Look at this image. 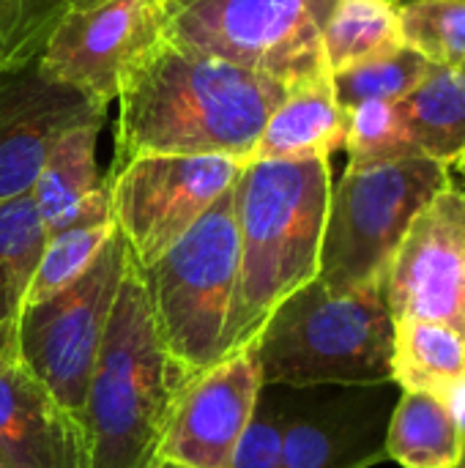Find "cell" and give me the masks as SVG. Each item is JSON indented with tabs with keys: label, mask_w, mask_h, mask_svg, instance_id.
Returning <instances> with one entry per match:
<instances>
[{
	"label": "cell",
	"mask_w": 465,
	"mask_h": 468,
	"mask_svg": "<svg viewBox=\"0 0 465 468\" xmlns=\"http://www.w3.org/2000/svg\"><path fill=\"white\" fill-rule=\"evenodd\" d=\"M156 468H184V466H175V463H164V461H159Z\"/></svg>",
	"instance_id": "cell-32"
},
{
	"label": "cell",
	"mask_w": 465,
	"mask_h": 468,
	"mask_svg": "<svg viewBox=\"0 0 465 468\" xmlns=\"http://www.w3.org/2000/svg\"><path fill=\"white\" fill-rule=\"evenodd\" d=\"M230 468H282V411L263 395Z\"/></svg>",
	"instance_id": "cell-28"
},
{
	"label": "cell",
	"mask_w": 465,
	"mask_h": 468,
	"mask_svg": "<svg viewBox=\"0 0 465 468\" xmlns=\"http://www.w3.org/2000/svg\"><path fill=\"white\" fill-rule=\"evenodd\" d=\"M452 184V170L428 159L345 167L332 184L318 280L337 293L384 280L417 214Z\"/></svg>",
	"instance_id": "cell-5"
},
{
	"label": "cell",
	"mask_w": 465,
	"mask_h": 468,
	"mask_svg": "<svg viewBox=\"0 0 465 468\" xmlns=\"http://www.w3.org/2000/svg\"><path fill=\"white\" fill-rule=\"evenodd\" d=\"M465 376V337L436 321L395 324V384L403 392L441 395Z\"/></svg>",
	"instance_id": "cell-21"
},
{
	"label": "cell",
	"mask_w": 465,
	"mask_h": 468,
	"mask_svg": "<svg viewBox=\"0 0 465 468\" xmlns=\"http://www.w3.org/2000/svg\"><path fill=\"white\" fill-rule=\"evenodd\" d=\"M112 233H115L112 219L99 222V225H77V228H66L58 233H47V244L38 258L25 307L38 304L55 296L58 291L69 288L71 282H77L99 258V252L104 250Z\"/></svg>",
	"instance_id": "cell-24"
},
{
	"label": "cell",
	"mask_w": 465,
	"mask_h": 468,
	"mask_svg": "<svg viewBox=\"0 0 465 468\" xmlns=\"http://www.w3.org/2000/svg\"><path fill=\"white\" fill-rule=\"evenodd\" d=\"M255 351L263 387L395 384V318L381 282L337 293L315 277L269 315Z\"/></svg>",
	"instance_id": "cell-4"
},
{
	"label": "cell",
	"mask_w": 465,
	"mask_h": 468,
	"mask_svg": "<svg viewBox=\"0 0 465 468\" xmlns=\"http://www.w3.org/2000/svg\"><path fill=\"white\" fill-rule=\"evenodd\" d=\"M192 378L170 354L129 255L85 398L90 468H156L167 422Z\"/></svg>",
	"instance_id": "cell-3"
},
{
	"label": "cell",
	"mask_w": 465,
	"mask_h": 468,
	"mask_svg": "<svg viewBox=\"0 0 465 468\" xmlns=\"http://www.w3.org/2000/svg\"><path fill=\"white\" fill-rule=\"evenodd\" d=\"M129 255L115 228L99 258L77 282L25 307L19 318L16 362L82 425L90 376Z\"/></svg>",
	"instance_id": "cell-8"
},
{
	"label": "cell",
	"mask_w": 465,
	"mask_h": 468,
	"mask_svg": "<svg viewBox=\"0 0 465 468\" xmlns=\"http://www.w3.org/2000/svg\"><path fill=\"white\" fill-rule=\"evenodd\" d=\"M0 362H3V359H0Z\"/></svg>",
	"instance_id": "cell-38"
},
{
	"label": "cell",
	"mask_w": 465,
	"mask_h": 468,
	"mask_svg": "<svg viewBox=\"0 0 465 468\" xmlns=\"http://www.w3.org/2000/svg\"><path fill=\"white\" fill-rule=\"evenodd\" d=\"M359 398H337L323 406L282 411V468H373L386 458V406Z\"/></svg>",
	"instance_id": "cell-15"
},
{
	"label": "cell",
	"mask_w": 465,
	"mask_h": 468,
	"mask_svg": "<svg viewBox=\"0 0 465 468\" xmlns=\"http://www.w3.org/2000/svg\"><path fill=\"white\" fill-rule=\"evenodd\" d=\"M0 468H3V463H0Z\"/></svg>",
	"instance_id": "cell-37"
},
{
	"label": "cell",
	"mask_w": 465,
	"mask_h": 468,
	"mask_svg": "<svg viewBox=\"0 0 465 468\" xmlns=\"http://www.w3.org/2000/svg\"><path fill=\"white\" fill-rule=\"evenodd\" d=\"M3 468H90L88 433L19 362H0Z\"/></svg>",
	"instance_id": "cell-14"
},
{
	"label": "cell",
	"mask_w": 465,
	"mask_h": 468,
	"mask_svg": "<svg viewBox=\"0 0 465 468\" xmlns=\"http://www.w3.org/2000/svg\"><path fill=\"white\" fill-rule=\"evenodd\" d=\"M428 71L430 63L425 58L408 47H400L397 52L334 71L332 82L343 110H354L367 101H400L419 85Z\"/></svg>",
	"instance_id": "cell-25"
},
{
	"label": "cell",
	"mask_w": 465,
	"mask_h": 468,
	"mask_svg": "<svg viewBox=\"0 0 465 468\" xmlns=\"http://www.w3.org/2000/svg\"><path fill=\"white\" fill-rule=\"evenodd\" d=\"M104 115L107 104L49 77L38 58L0 69V200L27 195L55 143Z\"/></svg>",
	"instance_id": "cell-13"
},
{
	"label": "cell",
	"mask_w": 465,
	"mask_h": 468,
	"mask_svg": "<svg viewBox=\"0 0 465 468\" xmlns=\"http://www.w3.org/2000/svg\"><path fill=\"white\" fill-rule=\"evenodd\" d=\"M403 44L430 66L465 63V0H417L397 8Z\"/></svg>",
	"instance_id": "cell-23"
},
{
	"label": "cell",
	"mask_w": 465,
	"mask_h": 468,
	"mask_svg": "<svg viewBox=\"0 0 465 468\" xmlns=\"http://www.w3.org/2000/svg\"><path fill=\"white\" fill-rule=\"evenodd\" d=\"M465 441L439 395L403 392L386 431V458L403 468H458Z\"/></svg>",
	"instance_id": "cell-20"
},
{
	"label": "cell",
	"mask_w": 465,
	"mask_h": 468,
	"mask_svg": "<svg viewBox=\"0 0 465 468\" xmlns=\"http://www.w3.org/2000/svg\"><path fill=\"white\" fill-rule=\"evenodd\" d=\"M164 22L162 0H101L66 11L38 63L58 82L110 104L129 66L162 38Z\"/></svg>",
	"instance_id": "cell-11"
},
{
	"label": "cell",
	"mask_w": 465,
	"mask_h": 468,
	"mask_svg": "<svg viewBox=\"0 0 465 468\" xmlns=\"http://www.w3.org/2000/svg\"><path fill=\"white\" fill-rule=\"evenodd\" d=\"M458 170L463 173V178H465V159H463V162H460V165H458Z\"/></svg>",
	"instance_id": "cell-34"
},
{
	"label": "cell",
	"mask_w": 465,
	"mask_h": 468,
	"mask_svg": "<svg viewBox=\"0 0 465 468\" xmlns=\"http://www.w3.org/2000/svg\"><path fill=\"white\" fill-rule=\"evenodd\" d=\"M140 271L170 354L195 376L214 367L238 274L236 184Z\"/></svg>",
	"instance_id": "cell-6"
},
{
	"label": "cell",
	"mask_w": 465,
	"mask_h": 468,
	"mask_svg": "<svg viewBox=\"0 0 465 468\" xmlns=\"http://www.w3.org/2000/svg\"><path fill=\"white\" fill-rule=\"evenodd\" d=\"M345 129L348 110L337 101L332 71H321L288 88L252 159H332L345 143Z\"/></svg>",
	"instance_id": "cell-17"
},
{
	"label": "cell",
	"mask_w": 465,
	"mask_h": 468,
	"mask_svg": "<svg viewBox=\"0 0 465 468\" xmlns=\"http://www.w3.org/2000/svg\"><path fill=\"white\" fill-rule=\"evenodd\" d=\"M189 3H195V0H162V5H164V14H167V16H170L173 11H178V8L189 5Z\"/></svg>",
	"instance_id": "cell-30"
},
{
	"label": "cell",
	"mask_w": 465,
	"mask_h": 468,
	"mask_svg": "<svg viewBox=\"0 0 465 468\" xmlns=\"http://www.w3.org/2000/svg\"><path fill=\"white\" fill-rule=\"evenodd\" d=\"M241 162L230 156L148 154L107 176L110 219L140 266L164 255L227 192Z\"/></svg>",
	"instance_id": "cell-9"
},
{
	"label": "cell",
	"mask_w": 465,
	"mask_h": 468,
	"mask_svg": "<svg viewBox=\"0 0 465 468\" xmlns=\"http://www.w3.org/2000/svg\"><path fill=\"white\" fill-rule=\"evenodd\" d=\"M285 93L288 85L266 74L162 33L123 74L110 173L148 154L230 156L247 165Z\"/></svg>",
	"instance_id": "cell-1"
},
{
	"label": "cell",
	"mask_w": 465,
	"mask_h": 468,
	"mask_svg": "<svg viewBox=\"0 0 465 468\" xmlns=\"http://www.w3.org/2000/svg\"><path fill=\"white\" fill-rule=\"evenodd\" d=\"M93 3H101V0H69V11H77V8H88Z\"/></svg>",
	"instance_id": "cell-31"
},
{
	"label": "cell",
	"mask_w": 465,
	"mask_h": 468,
	"mask_svg": "<svg viewBox=\"0 0 465 468\" xmlns=\"http://www.w3.org/2000/svg\"><path fill=\"white\" fill-rule=\"evenodd\" d=\"M260 395L258 351L249 343L184 387L167 422L159 461L184 468H230Z\"/></svg>",
	"instance_id": "cell-12"
},
{
	"label": "cell",
	"mask_w": 465,
	"mask_h": 468,
	"mask_svg": "<svg viewBox=\"0 0 465 468\" xmlns=\"http://www.w3.org/2000/svg\"><path fill=\"white\" fill-rule=\"evenodd\" d=\"M69 0H0V69L41 58Z\"/></svg>",
	"instance_id": "cell-27"
},
{
	"label": "cell",
	"mask_w": 465,
	"mask_h": 468,
	"mask_svg": "<svg viewBox=\"0 0 465 468\" xmlns=\"http://www.w3.org/2000/svg\"><path fill=\"white\" fill-rule=\"evenodd\" d=\"M400 47L406 44L392 0H337L323 27V58L332 74Z\"/></svg>",
	"instance_id": "cell-22"
},
{
	"label": "cell",
	"mask_w": 465,
	"mask_h": 468,
	"mask_svg": "<svg viewBox=\"0 0 465 468\" xmlns=\"http://www.w3.org/2000/svg\"><path fill=\"white\" fill-rule=\"evenodd\" d=\"M101 123H85L63 134L36 176L30 197L47 228L58 233L77 225L110 222V192L96 165Z\"/></svg>",
	"instance_id": "cell-16"
},
{
	"label": "cell",
	"mask_w": 465,
	"mask_h": 468,
	"mask_svg": "<svg viewBox=\"0 0 465 468\" xmlns=\"http://www.w3.org/2000/svg\"><path fill=\"white\" fill-rule=\"evenodd\" d=\"M439 398L444 400V406H447L449 414L455 417V422H458V428H460L465 441V376H460L458 381H452Z\"/></svg>",
	"instance_id": "cell-29"
},
{
	"label": "cell",
	"mask_w": 465,
	"mask_h": 468,
	"mask_svg": "<svg viewBox=\"0 0 465 468\" xmlns=\"http://www.w3.org/2000/svg\"><path fill=\"white\" fill-rule=\"evenodd\" d=\"M460 468H465V452H463V463H460Z\"/></svg>",
	"instance_id": "cell-35"
},
{
	"label": "cell",
	"mask_w": 465,
	"mask_h": 468,
	"mask_svg": "<svg viewBox=\"0 0 465 468\" xmlns=\"http://www.w3.org/2000/svg\"><path fill=\"white\" fill-rule=\"evenodd\" d=\"M329 159H252L236 178L238 274L222 356L255 343L269 315L318 277Z\"/></svg>",
	"instance_id": "cell-2"
},
{
	"label": "cell",
	"mask_w": 465,
	"mask_h": 468,
	"mask_svg": "<svg viewBox=\"0 0 465 468\" xmlns=\"http://www.w3.org/2000/svg\"><path fill=\"white\" fill-rule=\"evenodd\" d=\"M337 0H195L173 11L164 36L282 85L329 71L323 27Z\"/></svg>",
	"instance_id": "cell-7"
},
{
	"label": "cell",
	"mask_w": 465,
	"mask_h": 468,
	"mask_svg": "<svg viewBox=\"0 0 465 468\" xmlns=\"http://www.w3.org/2000/svg\"><path fill=\"white\" fill-rule=\"evenodd\" d=\"M397 110L422 156L458 167L465 159V74L430 66L419 85L397 101Z\"/></svg>",
	"instance_id": "cell-19"
},
{
	"label": "cell",
	"mask_w": 465,
	"mask_h": 468,
	"mask_svg": "<svg viewBox=\"0 0 465 468\" xmlns=\"http://www.w3.org/2000/svg\"><path fill=\"white\" fill-rule=\"evenodd\" d=\"M343 148L348 151L351 167L422 156L397 110V101H367L348 110Z\"/></svg>",
	"instance_id": "cell-26"
},
{
	"label": "cell",
	"mask_w": 465,
	"mask_h": 468,
	"mask_svg": "<svg viewBox=\"0 0 465 468\" xmlns=\"http://www.w3.org/2000/svg\"><path fill=\"white\" fill-rule=\"evenodd\" d=\"M458 468H460V466H458Z\"/></svg>",
	"instance_id": "cell-39"
},
{
	"label": "cell",
	"mask_w": 465,
	"mask_h": 468,
	"mask_svg": "<svg viewBox=\"0 0 465 468\" xmlns=\"http://www.w3.org/2000/svg\"><path fill=\"white\" fill-rule=\"evenodd\" d=\"M47 244V228L27 195L0 200V359L16 362V329Z\"/></svg>",
	"instance_id": "cell-18"
},
{
	"label": "cell",
	"mask_w": 465,
	"mask_h": 468,
	"mask_svg": "<svg viewBox=\"0 0 465 468\" xmlns=\"http://www.w3.org/2000/svg\"><path fill=\"white\" fill-rule=\"evenodd\" d=\"M392 3H395V5L400 8V5H408V3H417V0H392Z\"/></svg>",
	"instance_id": "cell-33"
},
{
	"label": "cell",
	"mask_w": 465,
	"mask_h": 468,
	"mask_svg": "<svg viewBox=\"0 0 465 468\" xmlns=\"http://www.w3.org/2000/svg\"><path fill=\"white\" fill-rule=\"evenodd\" d=\"M460 71H463V74H465V63H463V66H460Z\"/></svg>",
	"instance_id": "cell-36"
},
{
	"label": "cell",
	"mask_w": 465,
	"mask_h": 468,
	"mask_svg": "<svg viewBox=\"0 0 465 468\" xmlns=\"http://www.w3.org/2000/svg\"><path fill=\"white\" fill-rule=\"evenodd\" d=\"M397 321H436L465 337V189L447 184L411 222L384 280Z\"/></svg>",
	"instance_id": "cell-10"
}]
</instances>
